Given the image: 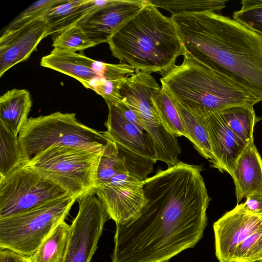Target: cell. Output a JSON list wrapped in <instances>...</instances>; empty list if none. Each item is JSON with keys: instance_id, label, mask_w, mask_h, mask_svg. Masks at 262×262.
<instances>
[{"instance_id": "6da1fadb", "label": "cell", "mask_w": 262, "mask_h": 262, "mask_svg": "<svg viewBox=\"0 0 262 262\" xmlns=\"http://www.w3.org/2000/svg\"><path fill=\"white\" fill-rule=\"evenodd\" d=\"M202 170L179 161L143 181L147 202L136 217L116 224L112 262H167L195 246L211 200Z\"/></svg>"}, {"instance_id": "7a4b0ae2", "label": "cell", "mask_w": 262, "mask_h": 262, "mask_svg": "<svg viewBox=\"0 0 262 262\" xmlns=\"http://www.w3.org/2000/svg\"><path fill=\"white\" fill-rule=\"evenodd\" d=\"M170 18L186 52L234 79L262 101V35L213 12Z\"/></svg>"}, {"instance_id": "3957f363", "label": "cell", "mask_w": 262, "mask_h": 262, "mask_svg": "<svg viewBox=\"0 0 262 262\" xmlns=\"http://www.w3.org/2000/svg\"><path fill=\"white\" fill-rule=\"evenodd\" d=\"M108 43L112 55L135 70L162 75L175 66L185 50L170 17L149 0L113 35Z\"/></svg>"}, {"instance_id": "277c9868", "label": "cell", "mask_w": 262, "mask_h": 262, "mask_svg": "<svg viewBox=\"0 0 262 262\" xmlns=\"http://www.w3.org/2000/svg\"><path fill=\"white\" fill-rule=\"evenodd\" d=\"M161 88L176 101L214 111L259 102L230 76L201 63L185 52L181 64L162 75Z\"/></svg>"}, {"instance_id": "5b68a950", "label": "cell", "mask_w": 262, "mask_h": 262, "mask_svg": "<svg viewBox=\"0 0 262 262\" xmlns=\"http://www.w3.org/2000/svg\"><path fill=\"white\" fill-rule=\"evenodd\" d=\"M109 140L105 132L82 124L75 113L59 112L29 118L18 135L25 164L51 146L102 151Z\"/></svg>"}, {"instance_id": "8992f818", "label": "cell", "mask_w": 262, "mask_h": 262, "mask_svg": "<svg viewBox=\"0 0 262 262\" xmlns=\"http://www.w3.org/2000/svg\"><path fill=\"white\" fill-rule=\"evenodd\" d=\"M76 200L68 195L0 218V249L31 256L57 225L64 221Z\"/></svg>"}, {"instance_id": "52a82bcc", "label": "cell", "mask_w": 262, "mask_h": 262, "mask_svg": "<svg viewBox=\"0 0 262 262\" xmlns=\"http://www.w3.org/2000/svg\"><path fill=\"white\" fill-rule=\"evenodd\" d=\"M102 151L51 146L25 164L58 184L76 199L95 187Z\"/></svg>"}, {"instance_id": "ba28073f", "label": "cell", "mask_w": 262, "mask_h": 262, "mask_svg": "<svg viewBox=\"0 0 262 262\" xmlns=\"http://www.w3.org/2000/svg\"><path fill=\"white\" fill-rule=\"evenodd\" d=\"M161 88L151 73L135 70L122 85L120 94L121 101L135 114L140 125L152 139L158 161L169 167L179 162L181 148L177 138L162 124L151 99Z\"/></svg>"}, {"instance_id": "9c48e42d", "label": "cell", "mask_w": 262, "mask_h": 262, "mask_svg": "<svg viewBox=\"0 0 262 262\" xmlns=\"http://www.w3.org/2000/svg\"><path fill=\"white\" fill-rule=\"evenodd\" d=\"M68 195L58 184L24 164L0 178V218Z\"/></svg>"}, {"instance_id": "30bf717a", "label": "cell", "mask_w": 262, "mask_h": 262, "mask_svg": "<svg viewBox=\"0 0 262 262\" xmlns=\"http://www.w3.org/2000/svg\"><path fill=\"white\" fill-rule=\"evenodd\" d=\"M94 190L116 224L136 217L147 202L143 181L127 163L99 181Z\"/></svg>"}, {"instance_id": "8fae6325", "label": "cell", "mask_w": 262, "mask_h": 262, "mask_svg": "<svg viewBox=\"0 0 262 262\" xmlns=\"http://www.w3.org/2000/svg\"><path fill=\"white\" fill-rule=\"evenodd\" d=\"M79 211L70 226L63 262H90L105 223L110 219L106 209L92 190L76 199Z\"/></svg>"}, {"instance_id": "7c38bea8", "label": "cell", "mask_w": 262, "mask_h": 262, "mask_svg": "<svg viewBox=\"0 0 262 262\" xmlns=\"http://www.w3.org/2000/svg\"><path fill=\"white\" fill-rule=\"evenodd\" d=\"M40 66L68 75L89 89L96 79H111L121 74L119 64H111L92 59L75 52L54 48L50 53L42 57Z\"/></svg>"}, {"instance_id": "4fadbf2b", "label": "cell", "mask_w": 262, "mask_h": 262, "mask_svg": "<svg viewBox=\"0 0 262 262\" xmlns=\"http://www.w3.org/2000/svg\"><path fill=\"white\" fill-rule=\"evenodd\" d=\"M215 255L219 262H231L234 249L247 237L262 228V216L237 204L214 223Z\"/></svg>"}, {"instance_id": "5bb4252c", "label": "cell", "mask_w": 262, "mask_h": 262, "mask_svg": "<svg viewBox=\"0 0 262 262\" xmlns=\"http://www.w3.org/2000/svg\"><path fill=\"white\" fill-rule=\"evenodd\" d=\"M147 0H109L81 19L78 25L88 38L98 44L107 42L115 32L137 14Z\"/></svg>"}, {"instance_id": "9a60e30c", "label": "cell", "mask_w": 262, "mask_h": 262, "mask_svg": "<svg viewBox=\"0 0 262 262\" xmlns=\"http://www.w3.org/2000/svg\"><path fill=\"white\" fill-rule=\"evenodd\" d=\"M185 105L195 110L203 121L215 159V168L231 176L239 157L248 144L231 130L218 111Z\"/></svg>"}, {"instance_id": "2e32d148", "label": "cell", "mask_w": 262, "mask_h": 262, "mask_svg": "<svg viewBox=\"0 0 262 262\" xmlns=\"http://www.w3.org/2000/svg\"><path fill=\"white\" fill-rule=\"evenodd\" d=\"M107 105L108 114L104 125L108 138L133 155L154 163L158 161L155 144L144 130L127 119L116 105Z\"/></svg>"}, {"instance_id": "e0dca14e", "label": "cell", "mask_w": 262, "mask_h": 262, "mask_svg": "<svg viewBox=\"0 0 262 262\" xmlns=\"http://www.w3.org/2000/svg\"><path fill=\"white\" fill-rule=\"evenodd\" d=\"M46 37L47 24L42 17L16 29L4 31L0 38V77L28 59Z\"/></svg>"}, {"instance_id": "ac0fdd59", "label": "cell", "mask_w": 262, "mask_h": 262, "mask_svg": "<svg viewBox=\"0 0 262 262\" xmlns=\"http://www.w3.org/2000/svg\"><path fill=\"white\" fill-rule=\"evenodd\" d=\"M231 176L237 204L249 195L262 192V158L254 143L247 145Z\"/></svg>"}, {"instance_id": "d6986e66", "label": "cell", "mask_w": 262, "mask_h": 262, "mask_svg": "<svg viewBox=\"0 0 262 262\" xmlns=\"http://www.w3.org/2000/svg\"><path fill=\"white\" fill-rule=\"evenodd\" d=\"M109 0H68L49 11L42 17L47 24V36L57 34L76 25Z\"/></svg>"}, {"instance_id": "ffe728a7", "label": "cell", "mask_w": 262, "mask_h": 262, "mask_svg": "<svg viewBox=\"0 0 262 262\" xmlns=\"http://www.w3.org/2000/svg\"><path fill=\"white\" fill-rule=\"evenodd\" d=\"M31 106V97L27 90L7 91L0 97V123L18 136L29 118Z\"/></svg>"}, {"instance_id": "44dd1931", "label": "cell", "mask_w": 262, "mask_h": 262, "mask_svg": "<svg viewBox=\"0 0 262 262\" xmlns=\"http://www.w3.org/2000/svg\"><path fill=\"white\" fill-rule=\"evenodd\" d=\"M174 102L187 135V138L192 142L198 152L209 161L212 167L215 168V159L211 148L207 130L201 117L192 108L177 101Z\"/></svg>"}, {"instance_id": "7402d4cb", "label": "cell", "mask_w": 262, "mask_h": 262, "mask_svg": "<svg viewBox=\"0 0 262 262\" xmlns=\"http://www.w3.org/2000/svg\"><path fill=\"white\" fill-rule=\"evenodd\" d=\"M70 226L59 223L36 252L28 257L29 262H63L66 253Z\"/></svg>"}, {"instance_id": "603a6c76", "label": "cell", "mask_w": 262, "mask_h": 262, "mask_svg": "<svg viewBox=\"0 0 262 262\" xmlns=\"http://www.w3.org/2000/svg\"><path fill=\"white\" fill-rule=\"evenodd\" d=\"M231 130L247 144L254 143L253 133L257 117L253 106L236 105L218 111Z\"/></svg>"}, {"instance_id": "cb8c5ba5", "label": "cell", "mask_w": 262, "mask_h": 262, "mask_svg": "<svg viewBox=\"0 0 262 262\" xmlns=\"http://www.w3.org/2000/svg\"><path fill=\"white\" fill-rule=\"evenodd\" d=\"M154 108L165 128L177 137H188L173 99L162 88L151 98Z\"/></svg>"}, {"instance_id": "d4e9b609", "label": "cell", "mask_w": 262, "mask_h": 262, "mask_svg": "<svg viewBox=\"0 0 262 262\" xmlns=\"http://www.w3.org/2000/svg\"><path fill=\"white\" fill-rule=\"evenodd\" d=\"M24 164L18 136L0 123V178Z\"/></svg>"}, {"instance_id": "484cf974", "label": "cell", "mask_w": 262, "mask_h": 262, "mask_svg": "<svg viewBox=\"0 0 262 262\" xmlns=\"http://www.w3.org/2000/svg\"><path fill=\"white\" fill-rule=\"evenodd\" d=\"M149 1L157 8L170 12L171 15L204 11L216 12L226 7L227 2L217 0Z\"/></svg>"}, {"instance_id": "4316f807", "label": "cell", "mask_w": 262, "mask_h": 262, "mask_svg": "<svg viewBox=\"0 0 262 262\" xmlns=\"http://www.w3.org/2000/svg\"><path fill=\"white\" fill-rule=\"evenodd\" d=\"M95 46L78 25L55 34L52 43L54 48L75 52Z\"/></svg>"}, {"instance_id": "83f0119b", "label": "cell", "mask_w": 262, "mask_h": 262, "mask_svg": "<svg viewBox=\"0 0 262 262\" xmlns=\"http://www.w3.org/2000/svg\"><path fill=\"white\" fill-rule=\"evenodd\" d=\"M262 260V228L247 237L234 249L231 262H260Z\"/></svg>"}, {"instance_id": "f1b7e54d", "label": "cell", "mask_w": 262, "mask_h": 262, "mask_svg": "<svg viewBox=\"0 0 262 262\" xmlns=\"http://www.w3.org/2000/svg\"><path fill=\"white\" fill-rule=\"evenodd\" d=\"M233 19L262 35V0H243Z\"/></svg>"}, {"instance_id": "f546056e", "label": "cell", "mask_w": 262, "mask_h": 262, "mask_svg": "<svg viewBox=\"0 0 262 262\" xmlns=\"http://www.w3.org/2000/svg\"><path fill=\"white\" fill-rule=\"evenodd\" d=\"M68 0H39L26 8L12 20L4 31H9L42 17L52 9L62 5Z\"/></svg>"}, {"instance_id": "4dcf8cb0", "label": "cell", "mask_w": 262, "mask_h": 262, "mask_svg": "<svg viewBox=\"0 0 262 262\" xmlns=\"http://www.w3.org/2000/svg\"><path fill=\"white\" fill-rule=\"evenodd\" d=\"M127 78L115 79H98L91 83L89 89L102 96L106 104H115L121 101L120 90Z\"/></svg>"}, {"instance_id": "1f68e13d", "label": "cell", "mask_w": 262, "mask_h": 262, "mask_svg": "<svg viewBox=\"0 0 262 262\" xmlns=\"http://www.w3.org/2000/svg\"><path fill=\"white\" fill-rule=\"evenodd\" d=\"M243 203L248 211L258 216H262V192L249 195Z\"/></svg>"}, {"instance_id": "d6a6232c", "label": "cell", "mask_w": 262, "mask_h": 262, "mask_svg": "<svg viewBox=\"0 0 262 262\" xmlns=\"http://www.w3.org/2000/svg\"><path fill=\"white\" fill-rule=\"evenodd\" d=\"M23 257L13 251L0 249V262H19Z\"/></svg>"}, {"instance_id": "836d02e7", "label": "cell", "mask_w": 262, "mask_h": 262, "mask_svg": "<svg viewBox=\"0 0 262 262\" xmlns=\"http://www.w3.org/2000/svg\"><path fill=\"white\" fill-rule=\"evenodd\" d=\"M19 262H29L28 257L24 256Z\"/></svg>"}, {"instance_id": "e575fe53", "label": "cell", "mask_w": 262, "mask_h": 262, "mask_svg": "<svg viewBox=\"0 0 262 262\" xmlns=\"http://www.w3.org/2000/svg\"><path fill=\"white\" fill-rule=\"evenodd\" d=\"M260 262H262V260H261Z\"/></svg>"}, {"instance_id": "d590c367", "label": "cell", "mask_w": 262, "mask_h": 262, "mask_svg": "<svg viewBox=\"0 0 262 262\" xmlns=\"http://www.w3.org/2000/svg\"></svg>"}]
</instances>
